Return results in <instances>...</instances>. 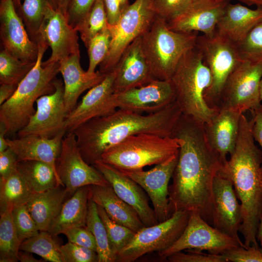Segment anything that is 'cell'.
Listing matches in <instances>:
<instances>
[{"instance_id":"cell-1","label":"cell","mask_w":262,"mask_h":262,"mask_svg":"<svg viewBox=\"0 0 262 262\" xmlns=\"http://www.w3.org/2000/svg\"><path fill=\"white\" fill-rule=\"evenodd\" d=\"M172 137L181 139L177 163L169 187L172 213L195 212L212 224L213 184L223 164L206 139L204 124L182 114Z\"/></svg>"},{"instance_id":"cell-2","label":"cell","mask_w":262,"mask_h":262,"mask_svg":"<svg viewBox=\"0 0 262 262\" xmlns=\"http://www.w3.org/2000/svg\"><path fill=\"white\" fill-rule=\"evenodd\" d=\"M176 100L162 110L147 115L118 108L92 119L73 131L85 161L93 165L109 148L128 137L141 133L172 137L182 115Z\"/></svg>"},{"instance_id":"cell-3","label":"cell","mask_w":262,"mask_h":262,"mask_svg":"<svg viewBox=\"0 0 262 262\" xmlns=\"http://www.w3.org/2000/svg\"><path fill=\"white\" fill-rule=\"evenodd\" d=\"M253 120L242 114L234 152L217 173L232 182L241 202L243 221L239 229L244 247H259L257 231L262 213V152L252 133Z\"/></svg>"},{"instance_id":"cell-4","label":"cell","mask_w":262,"mask_h":262,"mask_svg":"<svg viewBox=\"0 0 262 262\" xmlns=\"http://www.w3.org/2000/svg\"><path fill=\"white\" fill-rule=\"evenodd\" d=\"M37 45L38 57L33 67L19 83L14 95L0 106V124L4 127L6 136L13 135L23 129L35 112L34 105L37 100L55 90L60 63L43 64V55L49 46L42 41Z\"/></svg>"},{"instance_id":"cell-5","label":"cell","mask_w":262,"mask_h":262,"mask_svg":"<svg viewBox=\"0 0 262 262\" xmlns=\"http://www.w3.org/2000/svg\"><path fill=\"white\" fill-rule=\"evenodd\" d=\"M171 81L183 115L205 124L219 110L209 107L204 100V94L211 84L212 76L196 45L183 54Z\"/></svg>"},{"instance_id":"cell-6","label":"cell","mask_w":262,"mask_h":262,"mask_svg":"<svg viewBox=\"0 0 262 262\" xmlns=\"http://www.w3.org/2000/svg\"><path fill=\"white\" fill-rule=\"evenodd\" d=\"M198 32H181L169 28L156 16L140 36L144 54L155 79L170 80L183 54L195 46Z\"/></svg>"},{"instance_id":"cell-7","label":"cell","mask_w":262,"mask_h":262,"mask_svg":"<svg viewBox=\"0 0 262 262\" xmlns=\"http://www.w3.org/2000/svg\"><path fill=\"white\" fill-rule=\"evenodd\" d=\"M181 139L156 134L131 136L103 153L101 160L119 171L143 169L164 163L178 154Z\"/></svg>"},{"instance_id":"cell-8","label":"cell","mask_w":262,"mask_h":262,"mask_svg":"<svg viewBox=\"0 0 262 262\" xmlns=\"http://www.w3.org/2000/svg\"><path fill=\"white\" fill-rule=\"evenodd\" d=\"M209 69L212 81L204 98L211 108L218 109L224 86L232 71L243 61L237 45L216 31L211 35H198L196 44Z\"/></svg>"},{"instance_id":"cell-9","label":"cell","mask_w":262,"mask_h":262,"mask_svg":"<svg viewBox=\"0 0 262 262\" xmlns=\"http://www.w3.org/2000/svg\"><path fill=\"white\" fill-rule=\"evenodd\" d=\"M152 0H135L122 10L118 21L109 25L111 39L109 51L99 66V71L106 74L113 71L127 47L141 36L156 18Z\"/></svg>"},{"instance_id":"cell-10","label":"cell","mask_w":262,"mask_h":262,"mask_svg":"<svg viewBox=\"0 0 262 262\" xmlns=\"http://www.w3.org/2000/svg\"><path fill=\"white\" fill-rule=\"evenodd\" d=\"M190 214L187 211H176L164 221L144 226L117 254L115 262H133L145 254L167 249L182 233Z\"/></svg>"},{"instance_id":"cell-11","label":"cell","mask_w":262,"mask_h":262,"mask_svg":"<svg viewBox=\"0 0 262 262\" xmlns=\"http://www.w3.org/2000/svg\"><path fill=\"white\" fill-rule=\"evenodd\" d=\"M262 62L242 61L228 78L220 96L218 109L243 114L261 104L260 84Z\"/></svg>"},{"instance_id":"cell-12","label":"cell","mask_w":262,"mask_h":262,"mask_svg":"<svg viewBox=\"0 0 262 262\" xmlns=\"http://www.w3.org/2000/svg\"><path fill=\"white\" fill-rule=\"evenodd\" d=\"M243 246L223 233L195 212H190L187 224L178 239L167 249L159 252V257L166 259L171 255L185 250H206L213 254H222L228 250Z\"/></svg>"},{"instance_id":"cell-13","label":"cell","mask_w":262,"mask_h":262,"mask_svg":"<svg viewBox=\"0 0 262 262\" xmlns=\"http://www.w3.org/2000/svg\"><path fill=\"white\" fill-rule=\"evenodd\" d=\"M56 165L59 178L69 195L83 186L110 185L103 175L83 159L73 132L66 133L63 139Z\"/></svg>"},{"instance_id":"cell-14","label":"cell","mask_w":262,"mask_h":262,"mask_svg":"<svg viewBox=\"0 0 262 262\" xmlns=\"http://www.w3.org/2000/svg\"><path fill=\"white\" fill-rule=\"evenodd\" d=\"M54 92L37 100L35 112L28 124L17 132L18 137L33 135L52 138L66 131L65 123L68 113L64 100V83L56 78Z\"/></svg>"},{"instance_id":"cell-15","label":"cell","mask_w":262,"mask_h":262,"mask_svg":"<svg viewBox=\"0 0 262 262\" xmlns=\"http://www.w3.org/2000/svg\"><path fill=\"white\" fill-rule=\"evenodd\" d=\"M78 33L70 25L66 16L49 4L36 42H43L51 50L50 57L43 62V64L59 62L73 54L80 53Z\"/></svg>"},{"instance_id":"cell-16","label":"cell","mask_w":262,"mask_h":262,"mask_svg":"<svg viewBox=\"0 0 262 262\" xmlns=\"http://www.w3.org/2000/svg\"><path fill=\"white\" fill-rule=\"evenodd\" d=\"M178 157V154L164 163L155 165L147 171L143 169L120 171L147 192L151 201L158 223L165 221L172 215L168 198V184L176 167Z\"/></svg>"},{"instance_id":"cell-17","label":"cell","mask_w":262,"mask_h":262,"mask_svg":"<svg viewBox=\"0 0 262 262\" xmlns=\"http://www.w3.org/2000/svg\"><path fill=\"white\" fill-rule=\"evenodd\" d=\"M114 70L106 74L103 80L90 88L81 101L67 115L66 133L97 117L109 115L117 109L115 98Z\"/></svg>"},{"instance_id":"cell-18","label":"cell","mask_w":262,"mask_h":262,"mask_svg":"<svg viewBox=\"0 0 262 262\" xmlns=\"http://www.w3.org/2000/svg\"><path fill=\"white\" fill-rule=\"evenodd\" d=\"M0 38L3 49L27 62H36L38 46L32 41L13 0H0Z\"/></svg>"},{"instance_id":"cell-19","label":"cell","mask_w":262,"mask_h":262,"mask_svg":"<svg viewBox=\"0 0 262 262\" xmlns=\"http://www.w3.org/2000/svg\"><path fill=\"white\" fill-rule=\"evenodd\" d=\"M242 221L241 204L238 201L232 181L217 173L213 184L212 225L244 246L238 233Z\"/></svg>"},{"instance_id":"cell-20","label":"cell","mask_w":262,"mask_h":262,"mask_svg":"<svg viewBox=\"0 0 262 262\" xmlns=\"http://www.w3.org/2000/svg\"><path fill=\"white\" fill-rule=\"evenodd\" d=\"M117 108L139 114L157 112L176 100L170 80L154 79L147 84L115 93Z\"/></svg>"},{"instance_id":"cell-21","label":"cell","mask_w":262,"mask_h":262,"mask_svg":"<svg viewBox=\"0 0 262 262\" xmlns=\"http://www.w3.org/2000/svg\"><path fill=\"white\" fill-rule=\"evenodd\" d=\"M92 165L103 175L116 194L136 211L145 226L158 223L153 209L148 204L147 196L138 184L101 160Z\"/></svg>"},{"instance_id":"cell-22","label":"cell","mask_w":262,"mask_h":262,"mask_svg":"<svg viewBox=\"0 0 262 262\" xmlns=\"http://www.w3.org/2000/svg\"><path fill=\"white\" fill-rule=\"evenodd\" d=\"M229 2L224 0H193L184 12L167 22L168 27L177 32H199L211 35Z\"/></svg>"},{"instance_id":"cell-23","label":"cell","mask_w":262,"mask_h":262,"mask_svg":"<svg viewBox=\"0 0 262 262\" xmlns=\"http://www.w3.org/2000/svg\"><path fill=\"white\" fill-rule=\"evenodd\" d=\"M113 70L115 93L143 86L155 79L142 50L140 36L127 47Z\"/></svg>"},{"instance_id":"cell-24","label":"cell","mask_w":262,"mask_h":262,"mask_svg":"<svg viewBox=\"0 0 262 262\" xmlns=\"http://www.w3.org/2000/svg\"><path fill=\"white\" fill-rule=\"evenodd\" d=\"M242 114L230 110L219 109L210 121L204 124L207 143L224 164L227 155L234 151Z\"/></svg>"},{"instance_id":"cell-25","label":"cell","mask_w":262,"mask_h":262,"mask_svg":"<svg viewBox=\"0 0 262 262\" xmlns=\"http://www.w3.org/2000/svg\"><path fill=\"white\" fill-rule=\"evenodd\" d=\"M59 63V73L64 81V100L69 113L77 104L82 94L101 82L106 74L99 70L94 74L83 70L80 63V53L73 54Z\"/></svg>"},{"instance_id":"cell-26","label":"cell","mask_w":262,"mask_h":262,"mask_svg":"<svg viewBox=\"0 0 262 262\" xmlns=\"http://www.w3.org/2000/svg\"><path fill=\"white\" fill-rule=\"evenodd\" d=\"M66 133L63 131L52 138L29 135L7 139V141L8 147L16 155L18 162L33 160L45 163L52 168L59 178L56 164Z\"/></svg>"},{"instance_id":"cell-27","label":"cell","mask_w":262,"mask_h":262,"mask_svg":"<svg viewBox=\"0 0 262 262\" xmlns=\"http://www.w3.org/2000/svg\"><path fill=\"white\" fill-rule=\"evenodd\" d=\"M262 19V7L252 9L240 3L226 5L216 31L236 45Z\"/></svg>"},{"instance_id":"cell-28","label":"cell","mask_w":262,"mask_h":262,"mask_svg":"<svg viewBox=\"0 0 262 262\" xmlns=\"http://www.w3.org/2000/svg\"><path fill=\"white\" fill-rule=\"evenodd\" d=\"M88 187L89 198L101 207L112 220L135 232L145 226L136 211L121 199L110 185Z\"/></svg>"},{"instance_id":"cell-29","label":"cell","mask_w":262,"mask_h":262,"mask_svg":"<svg viewBox=\"0 0 262 262\" xmlns=\"http://www.w3.org/2000/svg\"><path fill=\"white\" fill-rule=\"evenodd\" d=\"M68 194L66 188L61 185L32 194L26 205L40 231L48 230Z\"/></svg>"},{"instance_id":"cell-30","label":"cell","mask_w":262,"mask_h":262,"mask_svg":"<svg viewBox=\"0 0 262 262\" xmlns=\"http://www.w3.org/2000/svg\"><path fill=\"white\" fill-rule=\"evenodd\" d=\"M89 199L88 186L78 189L65 201L47 231L56 237L71 228L86 226Z\"/></svg>"},{"instance_id":"cell-31","label":"cell","mask_w":262,"mask_h":262,"mask_svg":"<svg viewBox=\"0 0 262 262\" xmlns=\"http://www.w3.org/2000/svg\"><path fill=\"white\" fill-rule=\"evenodd\" d=\"M16 169L32 193H37L54 188L65 186L52 168L38 161H18Z\"/></svg>"},{"instance_id":"cell-32","label":"cell","mask_w":262,"mask_h":262,"mask_svg":"<svg viewBox=\"0 0 262 262\" xmlns=\"http://www.w3.org/2000/svg\"><path fill=\"white\" fill-rule=\"evenodd\" d=\"M32 194L17 169L8 177L0 178V213L26 204Z\"/></svg>"},{"instance_id":"cell-33","label":"cell","mask_w":262,"mask_h":262,"mask_svg":"<svg viewBox=\"0 0 262 262\" xmlns=\"http://www.w3.org/2000/svg\"><path fill=\"white\" fill-rule=\"evenodd\" d=\"M86 226L96 242L98 262H114L116 258L111 249L105 227L98 214V206L89 198Z\"/></svg>"},{"instance_id":"cell-34","label":"cell","mask_w":262,"mask_h":262,"mask_svg":"<svg viewBox=\"0 0 262 262\" xmlns=\"http://www.w3.org/2000/svg\"><path fill=\"white\" fill-rule=\"evenodd\" d=\"M12 209L0 213V262H16L21 242L19 240L12 215Z\"/></svg>"},{"instance_id":"cell-35","label":"cell","mask_w":262,"mask_h":262,"mask_svg":"<svg viewBox=\"0 0 262 262\" xmlns=\"http://www.w3.org/2000/svg\"><path fill=\"white\" fill-rule=\"evenodd\" d=\"M47 231H41L36 235L23 241L20 246L22 250L40 256L45 261L64 262L60 246Z\"/></svg>"},{"instance_id":"cell-36","label":"cell","mask_w":262,"mask_h":262,"mask_svg":"<svg viewBox=\"0 0 262 262\" xmlns=\"http://www.w3.org/2000/svg\"><path fill=\"white\" fill-rule=\"evenodd\" d=\"M49 4L48 0H23L17 11L31 39L36 43Z\"/></svg>"},{"instance_id":"cell-37","label":"cell","mask_w":262,"mask_h":262,"mask_svg":"<svg viewBox=\"0 0 262 262\" xmlns=\"http://www.w3.org/2000/svg\"><path fill=\"white\" fill-rule=\"evenodd\" d=\"M12 56L2 49L0 52V83L18 85L35 65Z\"/></svg>"},{"instance_id":"cell-38","label":"cell","mask_w":262,"mask_h":262,"mask_svg":"<svg viewBox=\"0 0 262 262\" xmlns=\"http://www.w3.org/2000/svg\"><path fill=\"white\" fill-rule=\"evenodd\" d=\"M108 26L104 0H96L77 30L80 33V37L87 48L91 39Z\"/></svg>"},{"instance_id":"cell-39","label":"cell","mask_w":262,"mask_h":262,"mask_svg":"<svg viewBox=\"0 0 262 262\" xmlns=\"http://www.w3.org/2000/svg\"><path fill=\"white\" fill-rule=\"evenodd\" d=\"M97 206L98 214L107 231L111 249L116 258L117 254L132 239L136 232L112 220L101 207Z\"/></svg>"},{"instance_id":"cell-40","label":"cell","mask_w":262,"mask_h":262,"mask_svg":"<svg viewBox=\"0 0 262 262\" xmlns=\"http://www.w3.org/2000/svg\"><path fill=\"white\" fill-rule=\"evenodd\" d=\"M237 46L242 61L262 62V19Z\"/></svg>"},{"instance_id":"cell-41","label":"cell","mask_w":262,"mask_h":262,"mask_svg":"<svg viewBox=\"0 0 262 262\" xmlns=\"http://www.w3.org/2000/svg\"><path fill=\"white\" fill-rule=\"evenodd\" d=\"M111 39L108 28L97 34L90 41L87 47L89 56V66L87 72L94 74L96 68L106 57L110 48Z\"/></svg>"},{"instance_id":"cell-42","label":"cell","mask_w":262,"mask_h":262,"mask_svg":"<svg viewBox=\"0 0 262 262\" xmlns=\"http://www.w3.org/2000/svg\"><path fill=\"white\" fill-rule=\"evenodd\" d=\"M12 215L18 237L21 242L39 232L26 204L13 208Z\"/></svg>"},{"instance_id":"cell-43","label":"cell","mask_w":262,"mask_h":262,"mask_svg":"<svg viewBox=\"0 0 262 262\" xmlns=\"http://www.w3.org/2000/svg\"><path fill=\"white\" fill-rule=\"evenodd\" d=\"M193 0H152V6L157 17L166 22L180 16Z\"/></svg>"},{"instance_id":"cell-44","label":"cell","mask_w":262,"mask_h":262,"mask_svg":"<svg viewBox=\"0 0 262 262\" xmlns=\"http://www.w3.org/2000/svg\"><path fill=\"white\" fill-rule=\"evenodd\" d=\"M64 262H98L96 251L68 242L61 246Z\"/></svg>"},{"instance_id":"cell-45","label":"cell","mask_w":262,"mask_h":262,"mask_svg":"<svg viewBox=\"0 0 262 262\" xmlns=\"http://www.w3.org/2000/svg\"><path fill=\"white\" fill-rule=\"evenodd\" d=\"M187 253L179 251L169 256L166 260L170 262H227L222 254L205 253L188 249Z\"/></svg>"},{"instance_id":"cell-46","label":"cell","mask_w":262,"mask_h":262,"mask_svg":"<svg viewBox=\"0 0 262 262\" xmlns=\"http://www.w3.org/2000/svg\"><path fill=\"white\" fill-rule=\"evenodd\" d=\"M96 0H70L66 17L70 25L77 30L88 14Z\"/></svg>"},{"instance_id":"cell-47","label":"cell","mask_w":262,"mask_h":262,"mask_svg":"<svg viewBox=\"0 0 262 262\" xmlns=\"http://www.w3.org/2000/svg\"><path fill=\"white\" fill-rule=\"evenodd\" d=\"M222 255L228 262H262V248L239 246L223 252Z\"/></svg>"},{"instance_id":"cell-48","label":"cell","mask_w":262,"mask_h":262,"mask_svg":"<svg viewBox=\"0 0 262 262\" xmlns=\"http://www.w3.org/2000/svg\"><path fill=\"white\" fill-rule=\"evenodd\" d=\"M63 234L66 235L68 242L97 252L95 239L86 226L71 228Z\"/></svg>"},{"instance_id":"cell-49","label":"cell","mask_w":262,"mask_h":262,"mask_svg":"<svg viewBox=\"0 0 262 262\" xmlns=\"http://www.w3.org/2000/svg\"><path fill=\"white\" fill-rule=\"evenodd\" d=\"M18 162L16 153L9 147L0 153V178H5L16 170Z\"/></svg>"},{"instance_id":"cell-50","label":"cell","mask_w":262,"mask_h":262,"mask_svg":"<svg viewBox=\"0 0 262 262\" xmlns=\"http://www.w3.org/2000/svg\"><path fill=\"white\" fill-rule=\"evenodd\" d=\"M250 111L253 119L252 135L254 140L259 143L262 148V104ZM261 168L262 170V164Z\"/></svg>"},{"instance_id":"cell-51","label":"cell","mask_w":262,"mask_h":262,"mask_svg":"<svg viewBox=\"0 0 262 262\" xmlns=\"http://www.w3.org/2000/svg\"><path fill=\"white\" fill-rule=\"evenodd\" d=\"M104 4L109 25H115L119 20L122 10L119 0H104Z\"/></svg>"},{"instance_id":"cell-52","label":"cell","mask_w":262,"mask_h":262,"mask_svg":"<svg viewBox=\"0 0 262 262\" xmlns=\"http://www.w3.org/2000/svg\"><path fill=\"white\" fill-rule=\"evenodd\" d=\"M18 85L1 84L0 86V105L8 100L15 93Z\"/></svg>"},{"instance_id":"cell-53","label":"cell","mask_w":262,"mask_h":262,"mask_svg":"<svg viewBox=\"0 0 262 262\" xmlns=\"http://www.w3.org/2000/svg\"><path fill=\"white\" fill-rule=\"evenodd\" d=\"M32 253L19 250L18 253V261L21 262H42L45 261H41L35 259Z\"/></svg>"},{"instance_id":"cell-54","label":"cell","mask_w":262,"mask_h":262,"mask_svg":"<svg viewBox=\"0 0 262 262\" xmlns=\"http://www.w3.org/2000/svg\"><path fill=\"white\" fill-rule=\"evenodd\" d=\"M6 136L4 127L1 124H0V153L5 150L8 148L7 139L5 137Z\"/></svg>"},{"instance_id":"cell-55","label":"cell","mask_w":262,"mask_h":262,"mask_svg":"<svg viewBox=\"0 0 262 262\" xmlns=\"http://www.w3.org/2000/svg\"><path fill=\"white\" fill-rule=\"evenodd\" d=\"M69 1L70 0H58V9L66 16Z\"/></svg>"},{"instance_id":"cell-56","label":"cell","mask_w":262,"mask_h":262,"mask_svg":"<svg viewBox=\"0 0 262 262\" xmlns=\"http://www.w3.org/2000/svg\"><path fill=\"white\" fill-rule=\"evenodd\" d=\"M248 6L256 5L262 7V0H237Z\"/></svg>"},{"instance_id":"cell-57","label":"cell","mask_w":262,"mask_h":262,"mask_svg":"<svg viewBox=\"0 0 262 262\" xmlns=\"http://www.w3.org/2000/svg\"><path fill=\"white\" fill-rule=\"evenodd\" d=\"M257 237L260 242L261 248H262V213L258 226Z\"/></svg>"},{"instance_id":"cell-58","label":"cell","mask_w":262,"mask_h":262,"mask_svg":"<svg viewBox=\"0 0 262 262\" xmlns=\"http://www.w3.org/2000/svg\"><path fill=\"white\" fill-rule=\"evenodd\" d=\"M121 10L129 4L128 0H119Z\"/></svg>"},{"instance_id":"cell-59","label":"cell","mask_w":262,"mask_h":262,"mask_svg":"<svg viewBox=\"0 0 262 262\" xmlns=\"http://www.w3.org/2000/svg\"><path fill=\"white\" fill-rule=\"evenodd\" d=\"M50 4L54 8L58 9V0H48Z\"/></svg>"},{"instance_id":"cell-60","label":"cell","mask_w":262,"mask_h":262,"mask_svg":"<svg viewBox=\"0 0 262 262\" xmlns=\"http://www.w3.org/2000/svg\"><path fill=\"white\" fill-rule=\"evenodd\" d=\"M14 0V5L16 10V11H18L21 4V0Z\"/></svg>"},{"instance_id":"cell-61","label":"cell","mask_w":262,"mask_h":262,"mask_svg":"<svg viewBox=\"0 0 262 262\" xmlns=\"http://www.w3.org/2000/svg\"><path fill=\"white\" fill-rule=\"evenodd\" d=\"M260 98L261 100H262V77L260 81Z\"/></svg>"},{"instance_id":"cell-62","label":"cell","mask_w":262,"mask_h":262,"mask_svg":"<svg viewBox=\"0 0 262 262\" xmlns=\"http://www.w3.org/2000/svg\"><path fill=\"white\" fill-rule=\"evenodd\" d=\"M226 0V1H227L228 2H229L230 1V0Z\"/></svg>"}]
</instances>
